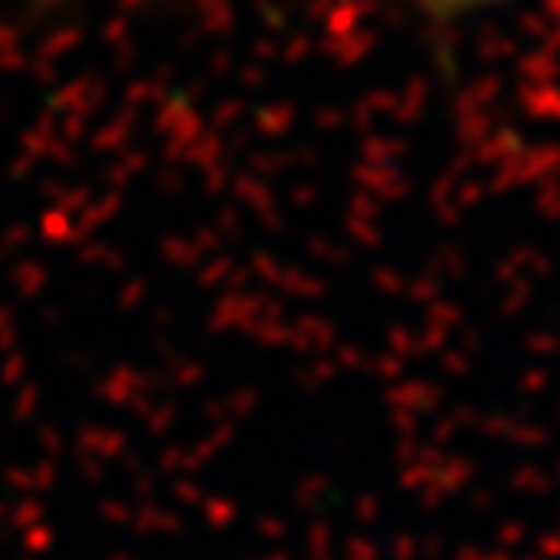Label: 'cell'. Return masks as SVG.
Instances as JSON below:
<instances>
[{
	"label": "cell",
	"instance_id": "1",
	"mask_svg": "<svg viewBox=\"0 0 560 560\" xmlns=\"http://www.w3.org/2000/svg\"><path fill=\"white\" fill-rule=\"evenodd\" d=\"M436 4H455V9H464V4H490V0H436Z\"/></svg>",
	"mask_w": 560,
	"mask_h": 560
}]
</instances>
